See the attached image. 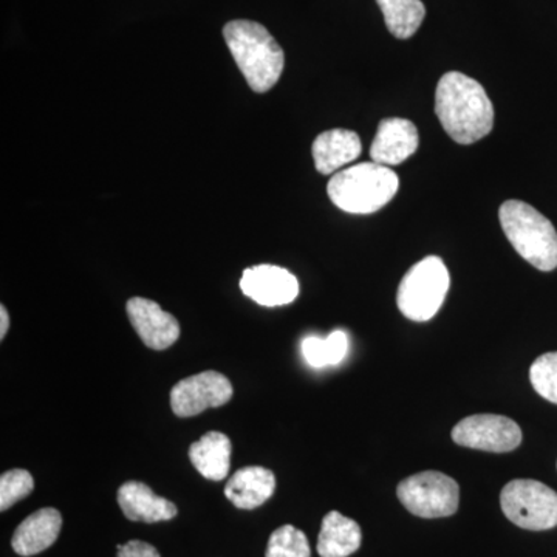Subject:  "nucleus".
I'll use <instances>...</instances> for the list:
<instances>
[{"label": "nucleus", "mask_w": 557, "mask_h": 557, "mask_svg": "<svg viewBox=\"0 0 557 557\" xmlns=\"http://www.w3.org/2000/svg\"><path fill=\"white\" fill-rule=\"evenodd\" d=\"M435 113L443 129L458 145L485 138L494 126V108L479 81L449 72L438 81Z\"/></svg>", "instance_id": "obj_1"}, {"label": "nucleus", "mask_w": 557, "mask_h": 557, "mask_svg": "<svg viewBox=\"0 0 557 557\" xmlns=\"http://www.w3.org/2000/svg\"><path fill=\"white\" fill-rule=\"evenodd\" d=\"M33 490H35V480L25 469H11L3 472L0 478V511H7L17 502L24 500L25 497L30 496Z\"/></svg>", "instance_id": "obj_23"}, {"label": "nucleus", "mask_w": 557, "mask_h": 557, "mask_svg": "<svg viewBox=\"0 0 557 557\" xmlns=\"http://www.w3.org/2000/svg\"><path fill=\"white\" fill-rule=\"evenodd\" d=\"M127 317L139 339L152 350H166L180 338V324L159 304L146 298H132L126 304Z\"/></svg>", "instance_id": "obj_11"}, {"label": "nucleus", "mask_w": 557, "mask_h": 557, "mask_svg": "<svg viewBox=\"0 0 557 557\" xmlns=\"http://www.w3.org/2000/svg\"><path fill=\"white\" fill-rule=\"evenodd\" d=\"M276 490V478L262 467L242 468L234 472L225 486V496L234 507L255 509L262 507Z\"/></svg>", "instance_id": "obj_16"}, {"label": "nucleus", "mask_w": 557, "mask_h": 557, "mask_svg": "<svg viewBox=\"0 0 557 557\" xmlns=\"http://www.w3.org/2000/svg\"><path fill=\"white\" fill-rule=\"evenodd\" d=\"M530 380L542 398L557 405V351L542 355L533 362Z\"/></svg>", "instance_id": "obj_22"}, {"label": "nucleus", "mask_w": 557, "mask_h": 557, "mask_svg": "<svg viewBox=\"0 0 557 557\" xmlns=\"http://www.w3.org/2000/svg\"><path fill=\"white\" fill-rule=\"evenodd\" d=\"M403 507L417 518L438 519L456 515L460 486L438 471H424L403 480L397 487Z\"/></svg>", "instance_id": "obj_7"}, {"label": "nucleus", "mask_w": 557, "mask_h": 557, "mask_svg": "<svg viewBox=\"0 0 557 557\" xmlns=\"http://www.w3.org/2000/svg\"><path fill=\"white\" fill-rule=\"evenodd\" d=\"M500 507L515 525L530 531L557 527V493L537 480L519 479L502 490Z\"/></svg>", "instance_id": "obj_6"}, {"label": "nucleus", "mask_w": 557, "mask_h": 557, "mask_svg": "<svg viewBox=\"0 0 557 557\" xmlns=\"http://www.w3.org/2000/svg\"><path fill=\"white\" fill-rule=\"evenodd\" d=\"M309 539L293 525L277 528L270 536L265 557H310Z\"/></svg>", "instance_id": "obj_21"}, {"label": "nucleus", "mask_w": 557, "mask_h": 557, "mask_svg": "<svg viewBox=\"0 0 557 557\" xmlns=\"http://www.w3.org/2000/svg\"><path fill=\"white\" fill-rule=\"evenodd\" d=\"M386 21L387 30L398 39L416 35L426 16L421 0H376Z\"/></svg>", "instance_id": "obj_19"}, {"label": "nucleus", "mask_w": 557, "mask_h": 557, "mask_svg": "<svg viewBox=\"0 0 557 557\" xmlns=\"http://www.w3.org/2000/svg\"><path fill=\"white\" fill-rule=\"evenodd\" d=\"M231 450V440L222 432L212 431L190 445L189 460L205 479L220 482L228 478Z\"/></svg>", "instance_id": "obj_17"}, {"label": "nucleus", "mask_w": 557, "mask_h": 557, "mask_svg": "<svg viewBox=\"0 0 557 557\" xmlns=\"http://www.w3.org/2000/svg\"><path fill=\"white\" fill-rule=\"evenodd\" d=\"M240 288L245 296L263 307L287 306L299 295V282L295 274L276 265L245 270Z\"/></svg>", "instance_id": "obj_10"}, {"label": "nucleus", "mask_w": 557, "mask_h": 557, "mask_svg": "<svg viewBox=\"0 0 557 557\" xmlns=\"http://www.w3.org/2000/svg\"><path fill=\"white\" fill-rule=\"evenodd\" d=\"M10 329V317L9 311L5 307H0V339L5 338L7 332Z\"/></svg>", "instance_id": "obj_25"}, {"label": "nucleus", "mask_w": 557, "mask_h": 557, "mask_svg": "<svg viewBox=\"0 0 557 557\" xmlns=\"http://www.w3.org/2000/svg\"><path fill=\"white\" fill-rule=\"evenodd\" d=\"M233 398V384L215 370L197 373L178 381L171 391V408L175 416L196 417L209 408H220Z\"/></svg>", "instance_id": "obj_9"}, {"label": "nucleus", "mask_w": 557, "mask_h": 557, "mask_svg": "<svg viewBox=\"0 0 557 557\" xmlns=\"http://www.w3.org/2000/svg\"><path fill=\"white\" fill-rule=\"evenodd\" d=\"M62 516L57 508H42L28 516L14 531L11 547L22 557L39 555L60 537Z\"/></svg>", "instance_id": "obj_13"}, {"label": "nucleus", "mask_w": 557, "mask_h": 557, "mask_svg": "<svg viewBox=\"0 0 557 557\" xmlns=\"http://www.w3.org/2000/svg\"><path fill=\"white\" fill-rule=\"evenodd\" d=\"M116 500L123 515L132 522H164L178 515V509L172 502L157 496L141 482L123 483L116 494Z\"/></svg>", "instance_id": "obj_14"}, {"label": "nucleus", "mask_w": 557, "mask_h": 557, "mask_svg": "<svg viewBox=\"0 0 557 557\" xmlns=\"http://www.w3.org/2000/svg\"><path fill=\"white\" fill-rule=\"evenodd\" d=\"M347 350V335L341 330H336L325 339L309 336L302 341V355L311 368L339 364L346 358Z\"/></svg>", "instance_id": "obj_20"}, {"label": "nucleus", "mask_w": 557, "mask_h": 557, "mask_svg": "<svg viewBox=\"0 0 557 557\" xmlns=\"http://www.w3.org/2000/svg\"><path fill=\"white\" fill-rule=\"evenodd\" d=\"M116 557H161L159 549L148 542L131 541L116 547Z\"/></svg>", "instance_id": "obj_24"}, {"label": "nucleus", "mask_w": 557, "mask_h": 557, "mask_svg": "<svg viewBox=\"0 0 557 557\" xmlns=\"http://www.w3.org/2000/svg\"><path fill=\"white\" fill-rule=\"evenodd\" d=\"M453 440L469 449L509 453L522 443V429L511 418L480 413L463 418L453 429Z\"/></svg>", "instance_id": "obj_8"}, {"label": "nucleus", "mask_w": 557, "mask_h": 557, "mask_svg": "<svg viewBox=\"0 0 557 557\" xmlns=\"http://www.w3.org/2000/svg\"><path fill=\"white\" fill-rule=\"evenodd\" d=\"M418 143L420 138L412 121L384 119L370 148V159L383 166H397L417 152Z\"/></svg>", "instance_id": "obj_12"}, {"label": "nucleus", "mask_w": 557, "mask_h": 557, "mask_svg": "<svg viewBox=\"0 0 557 557\" xmlns=\"http://www.w3.org/2000/svg\"><path fill=\"white\" fill-rule=\"evenodd\" d=\"M450 285L449 271L437 256L416 263L398 287V309L410 321H431L442 309Z\"/></svg>", "instance_id": "obj_5"}, {"label": "nucleus", "mask_w": 557, "mask_h": 557, "mask_svg": "<svg viewBox=\"0 0 557 557\" xmlns=\"http://www.w3.org/2000/svg\"><path fill=\"white\" fill-rule=\"evenodd\" d=\"M362 146L357 132L332 129L322 132L313 141L314 168L322 175L335 174L341 168L357 160Z\"/></svg>", "instance_id": "obj_15"}, {"label": "nucleus", "mask_w": 557, "mask_h": 557, "mask_svg": "<svg viewBox=\"0 0 557 557\" xmlns=\"http://www.w3.org/2000/svg\"><path fill=\"white\" fill-rule=\"evenodd\" d=\"M502 230L512 248L534 269H557V231L544 214L520 200H508L498 209Z\"/></svg>", "instance_id": "obj_4"}, {"label": "nucleus", "mask_w": 557, "mask_h": 557, "mask_svg": "<svg viewBox=\"0 0 557 557\" xmlns=\"http://www.w3.org/2000/svg\"><path fill=\"white\" fill-rule=\"evenodd\" d=\"M223 38L251 90L265 94L276 86L284 72L285 54L263 25L231 21L223 27Z\"/></svg>", "instance_id": "obj_2"}, {"label": "nucleus", "mask_w": 557, "mask_h": 557, "mask_svg": "<svg viewBox=\"0 0 557 557\" xmlns=\"http://www.w3.org/2000/svg\"><path fill=\"white\" fill-rule=\"evenodd\" d=\"M361 541V528L354 519L330 511L322 520L318 553L321 557H348L358 552Z\"/></svg>", "instance_id": "obj_18"}, {"label": "nucleus", "mask_w": 557, "mask_h": 557, "mask_svg": "<svg viewBox=\"0 0 557 557\" xmlns=\"http://www.w3.org/2000/svg\"><path fill=\"white\" fill-rule=\"evenodd\" d=\"M398 175L388 166L359 163L333 174L327 185L330 200L350 214H372L394 199Z\"/></svg>", "instance_id": "obj_3"}]
</instances>
